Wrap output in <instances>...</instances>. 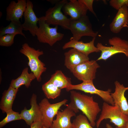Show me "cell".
<instances>
[{
  "instance_id": "4dcf8cb0",
  "label": "cell",
  "mask_w": 128,
  "mask_h": 128,
  "mask_svg": "<svg viewBox=\"0 0 128 128\" xmlns=\"http://www.w3.org/2000/svg\"><path fill=\"white\" fill-rule=\"evenodd\" d=\"M106 128H114L110 124L107 123L106 125ZM115 128H126V127H116Z\"/></svg>"
},
{
  "instance_id": "52a82bcc",
  "label": "cell",
  "mask_w": 128,
  "mask_h": 128,
  "mask_svg": "<svg viewBox=\"0 0 128 128\" xmlns=\"http://www.w3.org/2000/svg\"><path fill=\"white\" fill-rule=\"evenodd\" d=\"M70 19L69 30L73 35V37H71L72 39L79 41L83 36L93 38L97 36L98 32L93 30L91 24L87 15L77 19Z\"/></svg>"
},
{
  "instance_id": "2e32d148",
  "label": "cell",
  "mask_w": 128,
  "mask_h": 128,
  "mask_svg": "<svg viewBox=\"0 0 128 128\" xmlns=\"http://www.w3.org/2000/svg\"><path fill=\"white\" fill-rule=\"evenodd\" d=\"M114 85V91L111 94L114 105L119 107L123 113L128 115V103L124 95L125 91L128 90V87H125L117 81L115 82Z\"/></svg>"
},
{
  "instance_id": "7402d4cb",
  "label": "cell",
  "mask_w": 128,
  "mask_h": 128,
  "mask_svg": "<svg viewBox=\"0 0 128 128\" xmlns=\"http://www.w3.org/2000/svg\"><path fill=\"white\" fill-rule=\"evenodd\" d=\"M49 80L61 90L66 89L72 84L71 79L66 77L60 70L56 71Z\"/></svg>"
},
{
  "instance_id": "5bb4252c",
  "label": "cell",
  "mask_w": 128,
  "mask_h": 128,
  "mask_svg": "<svg viewBox=\"0 0 128 128\" xmlns=\"http://www.w3.org/2000/svg\"><path fill=\"white\" fill-rule=\"evenodd\" d=\"M64 55V65L71 72L77 66L89 60L88 56L74 48L65 52Z\"/></svg>"
},
{
  "instance_id": "7c38bea8",
  "label": "cell",
  "mask_w": 128,
  "mask_h": 128,
  "mask_svg": "<svg viewBox=\"0 0 128 128\" xmlns=\"http://www.w3.org/2000/svg\"><path fill=\"white\" fill-rule=\"evenodd\" d=\"M36 95L33 93L30 100L31 107L27 109L26 107L22 110L20 113L22 119L24 120L28 125L30 126L34 121L42 119L41 113L37 103Z\"/></svg>"
},
{
  "instance_id": "d6986e66",
  "label": "cell",
  "mask_w": 128,
  "mask_h": 128,
  "mask_svg": "<svg viewBox=\"0 0 128 128\" xmlns=\"http://www.w3.org/2000/svg\"><path fill=\"white\" fill-rule=\"evenodd\" d=\"M76 114L71 109L67 107L62 111L59 110L50 128H73L70 119L72 117L76 116Z\"/></svg>"
},
{
  "instance_id": "836d02e7",
  "label": "cell",
  "mask_w": 128,
  "mask_h": 128,
  "mask_svg": "<svg viewBox=\"0 0 128 128\" xmlns=\"http://www.w3.org/2000/svg\"><path fill=\"white\" fill-rule=\"evenodd\" d=\"M42 128H48L44 126Z\"/></svg>"
},
{
  "instance_id": "f1b7e54d",
  "label": "cell",
  "mask_w": 128,
  "mask_h": 128,
  "mask_svg": "<svg viewBox=\"0 0 128 128\" xmlns=\"http://www.w3.org/2000/svg\"><path fill=\"white\" fill-rule=\"evenodd\" d=\"M85 6L87 9L92 13L95 16L96 14L94 12L93 7V0H79Z\"/></svg>"
},
{
  "instance_id": "d6a6232c",
  "label": "cell",
  "mask_w": 128,
  "mask_h": 128,
  "mask_svg": "<svg viewBox=\"0 0 128 128\" xmlns=\"http://www.w3.org/2000/svg\"><path fill=\"white\" fill-rule=\"evenodd\" d=\"M126 128H128V121L126 125Z\"/></svg>"
},
{
  "instance_id": "484cf974",
  "label": "cell",
  "mask_w": 128,
  "mask_h": 128,
  "mask_svg": "<svg viewBox=\"0 0 128 128\" xmlns=\"http://www.w3.org/2000/svg\"><path fill=\"white\" fill-rule=\"evenodd\" d=\"M6 117L0 122V128L3 127L8 123L14 121L22 119L20 114L12 109L6 113Z\"/></svg>"
},
{
  "instance_id": "ffe728a7",
  "label": "cell",
  "mask_w": 128,
  "mask_h": 128,
  "mask_svg": "<svg viewBox=\"0 0 128 128\" xmlns=\"http://www.w3.org/2000/svg\"><path fill=\"white\" fill-rule=\"evenodd\" d=\"M18 91V89L9 86L7 90L4 91L0 102V108L3 113L12 109L13 103Z\"/></svg>"
},
{
  "instance_id": "7a4b0ae2",
  "label": "cell",
  "mask_w": 128,
  "mask_h": 128,
  "mask_svg": "<svg viewBox=\"0 0 128 128\" xmlns=\"http://www.w3.org/2000/svg\"><path fill=\"white\" fill-rule=\"evenodd\" d=\"M19 52L27 57L28 60V64L31 72L34 74L37 81H41V75L46 70L45 64L39 59V56L43 54V51L36 50L25 43L22 45Z\"/></svg>"
},
{
  "instance_id": "ba28073f",
  "label": "cell",
  "mask_w": 128,
  "mask_h": 128,
  "mask_svg": "<svg viewBox=\"0 0 128 128\" xmlns=\"http://www.w3.org/2000/svg\"><path fill=\"white\" fill-rule=\"evenodd\" d=\"M68 101L67 99H64L60 102L51 104L46 98H44L41 101L39 105L44 126L51 128L54 118L56 115L61 107L65 104Z\"/></svg>"
},
{
  "instance_id": "30bf717a",
  "label": "cell",
  "mask_w": 128,
  "mask_h": 128,
  "mask_svg": "<svg viewBox=\"0 0 128 128\" xmlns=\"http://www.w3.org/2000/svg\"><path fill=\"white\" fill-rule=\"evenodd\" d=\"M99 67L96 61L89 60L77 66L72 73L78 79L83 82L93 81L96 78L97 70Z\"/></svg>"
},
{
  "instance_id": "d4e9b609",
  "label": "cell",
  "mask_w": 128,
  "mask_h": 128,
  "mask_svg": "<svg viewBox=\"0 0 128 128\" xmlns=\"http://www.w3.org/2000/svg\"><path fill=\"white\" fill-rule=\"evenodd\" d=\"M88 120L85 115L82 114L78 115L73 121V128H94Z\"/></svg>"
},
{
  "instance_id": "4316f807",
  "label": "cell",
  "mask_w": 128,
  "mask_h": 128,
  "mask_svg": "<svg viewBox=\"0 0 128 128\" xmlns=\"http://www.w3.org/2000/svg\"><path fill=\"white\" fill-rule=\"evenodd\" d=\"M15 34H7L0 37V46L9 47L14 43Z\"/></svg>"
},
{
  "instance_id": "83f0119b",
  "label": "cell",
  "mask_w": 128,
  "mask_h": 128,
  "mask_svg": "<svg viewBox=\"0 0 128 128\" xmlns=\"http://www.w3.org/2000/svg\"><path fill=\"white\" fill-rule=\"evenodd\" d=\"M109 4L110 6L118 10L124 5L128 6V0H111Z\"/></svg>"
},
{
  "instance_id": "cb8c5ba5",
  "label": "cell",
  "mask_w": 128,
  "mask_h": 128,
  "mask_svg": "<svg viewBox=\"0 0 128 128\" xmlns=\"http://www.w3.org/2000/svg\"><path fill=\"white\" fill-rule=\"evenodd\" d=\"M42 89L47 99H53L60 95L61 90L49 80L42 85Z\"/></svg>"
},
{
  "instance_id": "f546056e",
  "label": "cell",
  "mask_w": 128,
  "mask_h": 128,
  "mask_svg": "<svg viewBox=\"0 0 128 128\" xmlns=\"http://www.w3.org/2000/svg\"><path fill=\"white\" fill-rule=\"evenodd\" d=\"M43 126L41 119L34 122L30 126V128H42Z\"/></svg>"
},
{
  "instance_id": "5b68a950",
  "label": "cell",
  "mask_w": 128,
  "mask_h": 128,
  "mask_svg": "<svg viewBox=\"0 0 128 128\" xmlns=\"http://www.w3.org/2000/svg\"><path fill=\"white\" fill-rule=\"evenodd\" d=\"M38 23L39 27L36 34L37 39L41 43H47L52 46L64 37L63 33L58 32V26L50 27L45 22L44 16L39 18Z\"/></svg>"
},
{
  "instance_id": "8992f818",
  "label": "cell",
  "mask_w": 128,
  "mask_h": 128,
  "mask_svg": "<svg viewBox=\"0 0 128 128\" xmlns=\"http://www.w3.org/2000/svg\"><path fill=\"white\" fill-rule=\"evenodd\" d=\"M68 2L66 0H59L53 7L48 9L44 16L46 23L49 25L59 26L64 29L69 30L70 18L63 14L61 10Z\"/></svg>"
},
{
  "instance_id": "1f68e13d",
  "label": "cell",
  "mask_w": 128,
  "mask_h": 128,
  "mask_svg": "<svg viewBox=\"0 0 128 128\" xmlns=\"http://www.w3.org/2000/svg\"><path fill=\"white\" fill-rule=\"evenodd\" d=\"M47 1H48L51 3L52 4H56L57 3L59 0H47Z\"/></svg>"
},
{
  "instance_id": "9c48e42d",
  "label": "cell",
  "mask_w": 128,
  "mask_h": 128,
  "mask_svg": "<svg viewBox=\"0 0 128 128\" xmlns=\"http://www.w3.org/2000/svg\"><path fill=\"white\" fill-rule=\"evenodd\" d=\"M67 91L77 90L86 93L97 95L100 97L110 105H114L113 100L111 96V90L109 89L106 91L100 90L94 85L93 81L82 82L77 85H70L66 89Z\"/></svg>"
},
{
  "instance_id": "e0dca14e",
  "label": "cell",
  "mask_w": 128,
  "mask_h": 128,
  "mask_svg": "<svg viewBox=\"0 0 128 128\" xmlns=\"http://www.w3.org/2000/svg\"><path fill=\"white\" fill-rule=\"evenodd\" d=\"M128 7L124 5L119 9L110 24V30L113 33H118L123 27L128 28Z\"/></svg>"
},
{
  "instance_id": "8fae6325",
  "label": "cell",
  "mask_w": 128,
  "mask_h": 128,
  "mask_svg": "<svg viewBox=\"0 0 128 128\" xmlns=\"http://www.w3.org/2000/svg\"><path fill=\"white\" fill-rule=\"evenodd\" d=\"M27 4L23 14L24 21L22 24L23 30L29 31L32 36H35L39 28L37 24L39 18L36 16L34 11L32 2L29 0H27Z\"/></svg>"
},
{
  "instance_id": "277c9868",
  "label": "cell",
  "mask_w": 128,
  "mask_h": 128,
  "mask_svg": "<svg viewBox=\"0 0 128 128\" xmlns=\"http://www.w3.org/2000/svg\"><path fill=\"white\" fill-rule=\"evenodd\" d=\"M109 44L112 46H105L98 43L96 47L101 52L97 60H106L113 55L118 53H122L128 57V41L116 36L110 38Z\"/></svg>"
},
{
  "instance_id": "44dd1931",
  "label": "cell",
  "mask_w": 128,
  "mask_h": 128,
  "mask_svg": "<svg viewBox=\"0 0 128 128\" xmlns=\"http://www.w3.org/2000/svg\"><path fill=\"white\" fill-rule=\"evenodd\" d=\"M28 70V67L25 68L19 77L11 81L9 86L18 89L22 85H24L26 87L28 88L30 86L32 81L36 79V77L32 73H29Z\"/></svg>"
},
{
  "instance_id": "3957f363",
  "label": "cell",
  "mask_w": 128,
  "mask_h": 128,
  "mask_svg": "<svg viewBox=\"0 0 128 128\" xmlns=\"http://www.w3.org/2000/svg\"><path fill=\"white\" fill-rule=\"evenodd\" d=\"M101 110V114L96 122L97 128H99L102 121L108 119L117 127H126L128 121V115L123 113L117 105H113L104 102Z\"/></svg>"
},
{
  "instance_id": "9a60e30c",
  "label": "cell",
  "mask_w": 128,
  "mask_h": 128,
  "mask_svg": "<svg viewBox=\"0 0 128 128\" xmlns=\"http://www.w3.org/2000/svg\"><path fill=\"white\" fill-rule=\"evenodd\" d=\"M27 0H18L11 2L6 9V20L8 21H19L23 16L27 6Z\"/></svg>"
},
{
  "instance_id": "ac0fdd59",
  "label": "cell",
  "mask_w": 128,
  "mask_h": 128,
  "mask_svg": "<svg viewBox=\"0 0 128 128\" xmlns=\"http://www.w3.org/2000/svg\"><path fill=\"white\" fill-rule=\"evenodd\" d=\"M96 38H93L92 40L90 42L86 43L82 41L75 40L71 38L70 41L65 43L62 48L64 50L69 48H74L88 56L91 53L100 52L94 45Z\"/></svg>"
},
{
  "instance_id": "6da1fadb",
  "label": "cell",
  "mask_w": 128,
  "mask_h": 128,
  "mask_svg": "<svg viewBox=\"0 0 128 128\" xmlns=\"http://www.w3.org/2000/svg\"><path fill=\"white\" fill-rule=\"evenodd\" d=\"M70 103L66 105L76 113L81 111L88 118L93 127L96 125L95 121L101 111L98 103L92 96H88L74 90L70 91Z\"/></svg>"
},
{
  "instance_id": "603a6c76",
  "label": "cell",
  "mask_w": 128,
  "mask_h": 128,
  "mask_svg": "<svg viewBox=\"0 0 128 128\" xmlns=\"http://www.w3.org/2000/svg\"><path fill=\"white\" fill-rule=\"evenodd\" d=\"M22 24L19 21H12L7 26L1 28L0 30V37L7 34H20L26 38L23 32Z\"/></svg>"
},
{
  "instance_id": "4fadbf2b",
  "label": "cell",
  "mask_w": 128,
  "mask_h": 128,
  "mask_svg": "<svg viewBox=\"0 0 128 128\" xmlns=\"http://www.w3.org/2000/svg\"><path fill=\"white\" fill-rule=\"evenodd\" d=\"M63 6L62 10L66 16L72 20H76L87 15V9L79 0H70Z\"/></svg>"
}]
</instances>
